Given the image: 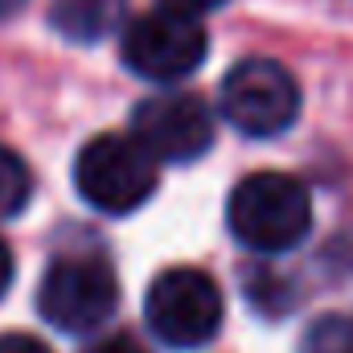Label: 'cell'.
I'll list each match as a JSON object with an SVG mask.
<instances>
[{"label":"cell","mask_w":353,"mask_h":353,"mask_svg":"<svg viewBox=\"0 0 353 353\" xmlns=\"http://www.w3.org/2000/svg\"><path fill=\"white\" fill-rule=\"evenodd\" d=\"M144 321L157 341L197 350L222 329V288L197 267H169L144 296Z\"/></svg>","instance_id":"3957f363"},{"label":"cell","mask_w":353,"mask_h":353,"mask_svg":"<svg viewBox=\"0 0 353 353\" xmlns=\"http://www.w3.org/2000/svg\"><path fill=\"white\" fill-rule=\"evenodd\" d=\"M8 283H12V251L0 243V296L8 292Z\"/></svg>","instance_id":"5bb4252c"},{"label":"cell","mask_w":353,"mask_h":353,"mask_svg":"<svg viewBox=\"0 0 353 353\" xmlns=\"http://www.w3.org/2000/svg\"><path fill=\"white\" fill-rule=\"evenodd\" d=\"M74 189L99 214L123 218L157 193V165L128 136H94L74 161Z\"/></svg>","instance_id":"277c9868"},{"label":"cell","mask_w":353,"mask_h":353,"mask_svg":"<svg viewBox=\"0 0 353 353\" xmlns=\"http://www.w3.org/2000/svg\"><path fill=\"white\" fill-rule=\"evenodd\" d=\"M230 234L251 251H292L312 230V197L288 173H255L234 185L226 201Z\"/></svg>","instance_id":"6da1fadb"},{"label":"cell","mask_w":353,"mask_h":353,"mask_svg":"<svg viewBox=\"0 0 353 353\" xmlns=\"http://www.w3.org/2000/svg\"><path fill=\"white\" fill-rule=\"evenodd\" d=\"M300 353H353V321L350 316H321L308 325Z\"/></svg>","instance_id":"30bf717a"},{"label":"cell","mask_w":353,"mask_h":353,"mask_svg":"<svg viewBox=\"0 0 353 353\" xmlns=\"http://www.w3.org/2000/svg\"><path fill=\"white\" fill-rule=\"evenodd\" d=\"M119 304V279L94 251H70L46 267L37 288V312L58 333H94Z\"/></svg>","instance_id":"7a4b0ae2"},{"label":"cell","mask_w":353,"mask_h":353,"mask_svg":"<svg viewBox=\"0 0 353 353\" xmlns=\"http://www.w3.org/2000/svg\"><path fill=\"white\" fill-rule=\"evenodd\" d=\"M205 29L181 12H144L123 33V66L148 83H176L205 62Z\"/></svg>","instance_id":"52a82bcc"},{"label":"cell","mask_w":353,"mask_h":353,"mask_svg":"<svg viewBox=\"0 0 353 353\" xmlns=\"http://www.w3.org/2000/svg\"><path fill=\"white\" fill-rule=\"evenodd\" d=\"M226 0H165V8L169 12H181V17H201V12H214V8H222Z\"/></svg>","instance_id":"4fadbf2b"},{"label":"cell","mask_w":353,"mask_h":353,"mask_svg":"<svg viewBox=\"0 0 353 353\" xmlns=\"http://www.w3.org/2000/svg\"><path fill=\"white\" fill-rule=\"evenodd\" d=\"M83 353H148L132 333H111V337H99V341H90Z\"/></svg>","instance_id":"8fae6325"},{"label":"cell","mask_w":353,"mask_h":353,"mask_svg":"<svg viewBox=\"0 0 353 353\" xmlns=\"http://www.w3.org/2000/svg\"><path fill=\"white\" fill-rule=\"evenodd\" d=\"M128 12V0H54L50 4V25L79 46L103 41Z\"/></svg>","instance_id":"ba28073f"},{"label":"cell","mask_w":353,"mask_h":353,"mask_svg":"<svg viewBox=\"0 0 353 353\" xmlns=\"http://www.w3.org/2000/svg\"><path fill=\"white\" fill-rule=\"evenodd\" d=\"M33 197V176H29V165L0 144V222L4 218H17Z\"/></svg>","instance_id":"9c48e42d"},{"label":"cell","mask_w":353,"mask_h":353,"mask_svg":"<svg viewBox=\"0 0 353 353\" xmlns=\"http://www.w3.org/2000/svg\"><path fill=\"white\" fill-rule=\"evenodd\" d=\"M132 144L157 165H189L214 144V115L205 99L189 90H165L132 111Z\"/></svg>","instance_id":"5b68a950"},{"label":"cell","mask_w":353,"mask_h":353,"mask_svg":"<svg viewBox=\"0 0 353 353\" xmlns=\"http://www.w3.org/2000/svg\"><path fill=\"white\" fill-rule=\"evenodd\" d=\"M0 353H50V350H46V341H37L29 333H4L0 337Z\"/></svg>","instance_id":"7c38bea8"},{"label":"cell","mask_w":353,"mask_h":353,"mask_svg":"<svg viewBox=\"0 0 353 353\" xmlns=\"http://www.w3.org/2000/svg\"><path fill=\"white\" fill-rule=\"evenodd\" d=\"M222 115L243 136H255V140L279 136L300 115V87L279 62L247 58L222 83Z\"/></svg>","instance_id":"8992f818"},{"label":"cell","mask_w":353,"mask_h":353,"mask_svg":"<svg viewBox=\"0 0 353 353\" xmlns=\"http://www.w3.org/2000/svg\"><path fill=\"white\" fill-rule=\"evenodd\" d=\"M17 8H25V0H0V17H12Z\"/></svg>","instance_id":"9a60e30c"}]
</instances>
